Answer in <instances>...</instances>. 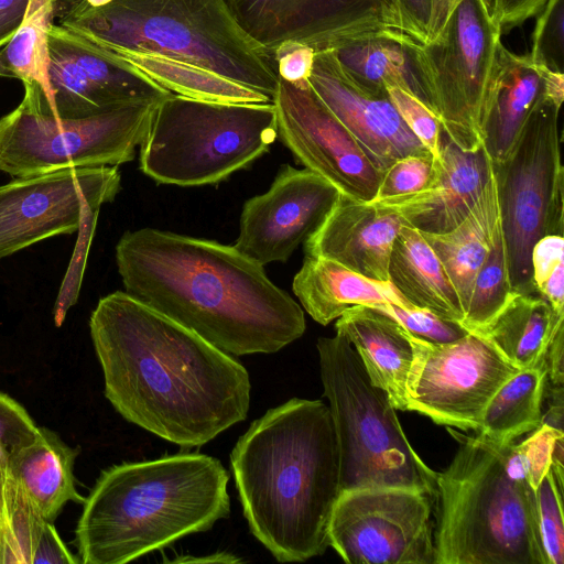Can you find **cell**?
<instances>
[{
    "instance_id": "d6a6232c",
    "label": "cell",
    "mask_w": 564,
    "mask_h": 564,
    "mask_svg": "<svg viewBox=\"0 0 564 564\" xmlns=\"http://www.w3.org/2000/svg\"><path fill=\"white\" fill-rule=\"evenodd\" d=\"M57 0H29L25 15L12 39L0 50V77L39 85L51 104L48 31Z\"/></svg>"
},
{
    "instance_id": "4316f807",
    "label": "cell",
    "mask_w": 564,
    "mask_h": 564,
    "mask_svg": "<svg viewBox=\"0 0 564 564\" xmlns=\"http://www.w3.org/2000/svg\"><path fill=\"white\" fill-rule=\"evenodd\" d=\"M564 314L540 294L511 292L501 308L481 327L470 330L487 340L519 370L546 361V351Z\"/></svg>"
},
{
    "instance_id": "f546056e",
    "label": "cell",
    "mask_w": 564,
    "mask_h": 564,
    "mask_svg": "<svg viewBox=\"0 0 564 564\" xmlns=\"http://www.w3.org/2000/svg\"><path fill=\"white\" fill-rule=\"evenodd\" d=\"M8 476V510L0 531V564L80 563L62 541L54 523L37 512L17 481Z\"/></svg>"
},
{
    "instance_id": "4dcf8cb0",
    "label": "cell",
    "mask_w": 564,
    "mask_h": 564,
    "mask_svg": "<svg viewBox=\"0 0 564 564\" xmlns=\"http://www.w3.org/2000/svg\"><path fill=\"white\" fill-rule=\"evenodd\" d=\"M546 379V361L519 370L488 402L478 435L498 444H510L536 430L543 419L541 406Z\"/></svg>"
},
{
    "instance_id": "ab89813d",
    "label": "cell",
    "mask_w": 564,
    "mask_h": 564,
    "mask_svg": "<svg viewBox=\"0 0 564 564\" xmlns=\"http://www.w3.org/2000/svg\"><path fill=\"white\" fill-rule=\"evenodd\" d=\"M39 426L14 399L0 392V468L7 470L12 457L32 443Z\"/></svg>"
},
{
    "instance_id": "7dc6e473",
    "label": "cell",
    "mask_w": 564,
    "mask_h": 564,
    "mask_svg": "<svg viewBox=\"0 0 564 564\" xmlns=\"http://www.w3.org/2000/svg\"><path fill=\"white\" fill-rule=\"evenodd\" d=\"M462 0H432L431 19L426 43L435 40L443 31L451 13ZM490 9L491 0H480Z\"/></svg>"
},
{
    "instance_id": "ffe728a7",
    "label": "cell",
    "mask_w": 564,
    "mask_h": 564,
    "mask_svg": "<svg viewBox=\"0 0 564 564\" xmlns=\"http://www.w3.org/2000/svg\"><path fill=\"white\" fill-rule=\"evenodd\" d=\"M491 170L484 148L466 152L442 134L425 188L375 203L395 213L404 225L421 232L444 234L460 224L478 200Z\"/></svg>"
},
{
    "instance_id": "6da1fadb",
    "label": "cell",
    "mask_w": 564,
    "mask_h": 564,
    "mask_svg": "<svg viewBox=\"0 0 564 564\" xmlns=\"http://www.w3.org/2000/svg\"><path fill=\"white\" fill-rule=\"evenodd\" d=\"M89 330L105 397L130 423L189 448L246 420V368L124 291L98 301Z\"/></svg>"
},
{
    "instance_id": "f1b7e54d",
    "label": "cell",
    "mask_w": 564,
    "mask_h": 564,
    "mask_svg": "<svg viewBox=\"0 0 564 564\" xmlns=\"http://www.w3.org/2000/svg\"><path fill=\"white\" fill-rule=\"evenodd\" d=\"M413 44L419 43L377 36L348 42L330 51L348 77L365 90L388 95V89L399 88L426 105Z\"/></svg>"
},
{
    "instance_id": "f6af8a7d",
    "label": "cell",
    "mask_w": 564,
    "mask_h": 564,
    "mask_svg": "<svg viewBox=\"0 0 564 564\" xmlns=\"http://www.w3.org/2000/svg\"><path fill=\"white\" fill-rule=\"evenodd\" d=\"M29 0H0V48L14 35L26 12Z\"/></svg>"
},
{
    "instance_id": "277c9868",
    "label": "cell",
    "mask_w": 564,
    "mask_h": 564,
    "mask_svg": "<svg viewBox=\"0 0 564 564\" xmlns=\"http://www.w3.org/2000/svg\"><path fill=\"white\" fill-rule=\"evenodd\" d=\"M447 430L459 446L436 474L435 564H547L536 489L563 430L542 423L519 444Z\"/></svg>"
},
{
    "instance_id": "7bdbcfd3",
    "label": "cell",
    "mask_w": 564,
    "mask_h": 564,
    "mask_svg": "<svg viewBox=\"0 0 564 564\" xmlns=\"http://www.w3.org/2000/svg\"><path fill=\"white\" fill-rule=\"evenodd\" d=\"M546 2L547 0H491L489 13L503 33L535 17Z\"/></svg>"
},
{
    "instance_id": "3957f363",
    "label": "cell",
    "mask_w": 564,
    "mask_h": 564,
    "mask_svg": "<svg viewBox=\"0 0 564 564\" xmlns=\"http://www.w3.org/2000/svg\"><path fill=\"white\" fill-rule=\"evenodd\" d=\"M230 464L250 532L276 561L325 552L340 492L328 405L293 398L270 409L239 437Z\"/></svg>"
},
{
    "instance_id": "836d02e7",
    "label": "cell",
    "mask_w": 564,
    "mask_h": 564,
    "mask_svg": "<svg viewBox=\"0 0 564 564\" xmlns=\"http://www.w3.org/2000/svg\"><path fill=\"white\" fill-rule=\"evenodd\" d=\"M511 292L506 245L499 219L491 248L475 278L460 325L468 332L481 327L501 308Z\"/></svg>"
},
{
    "instance_id": "30bf717a",
    "label": "cell",
    "mask_w": 564,
    "mask_h": 564,
    "mask_svg": "<svg viewBox=\"0 0 564 564\" xmlns=\"http://www.w3.org/2000/svg\"><path fill=\"white\" fill-rule=\"evenodd\" d=\"M560 108L545 97L500 164H492L512 292L536 293L531 253L544 236L564 232V167Z\"/></svg>"
},
{
    "instance_id": "9c48e42d",
    "label": "cell",
    "mask_w": 564,
    "mask_h": 564,
    "mask_svg": "<svg viewBox=\"0 0 564 564\" xmlns=\"http://www.w3.org/2000/svg\"><path fill=\"white\" fill-rule=\"evenodd\" d=\"M23 86L21 102L0 118V171L12 177L132 161L159 104H128L87 118L64 119L52 110L39 85Z\"/></svg>"
},
{
    "instance_id": "5bb4252c",
    "label": "cell",
    "mask_w": 564,
    "mask_h": 564,
    "mask_svg": "<svg viewBox=\"0 0 564 564\" xmlns=\"http://www.w3.org/2000/svg\"><path fill=\"white\" fill-rule=\"evenodd\" d=\"M120 185L118 166L65 169L0 185V260L51 237L91 234Z\"/></svg>"
},
{
    "instance_id": "5b68a950",
    "label": "cell",
    "mask_w": 564,
    "mask_h": 564,
    "mask_svg": "<svg viewBox=\"0 0 564 564\" xmlns=\"http://www.w3.org/2000/svg\"><path fill=\"white\" fill-rule=\"evenodd\" d=\"M219 459L183 453L101 471L75 529L82 564H123L205 532L230 512Z\"/></svg>"
},
{
    "instance_id": "60d3db41",
    "label": "cell",
    "mask_w": 564,
    "mask_h": 564,
    "mask_svg": "<svg viewBox=\"0 0 564 564\" xmlns=\"http://www.w3.org/2000/svg\"><path fill=\"white\" fill-rule=\"evenodd\" d=\"M388 96L409 130L433 158H437L443 130L435 113L423 101L402 89L390 88Z\"/></svg>"
},
{
    "instance_id": "cb8c5ba5",
    "label": "cell",
    "mask_w": 564,
    "mask_h": 564,
    "mask_svg": "<svg viewBox=\"0 0 564 564\" xmlns=\"http://www.w3.org/2000/svg\"><path fill=\"white\" fill-rule=\"evenodd\" d=\"M292 289L306 313L324 326L356 305L415 308L389 281L370 279L324 257L305 256Z\"/></svg>"
},
{
    "instance_id": "603a6c76",
    "label": "cell",
    "mask_w": 564,
    "mask_h": 564,
    "mask_svg": "<svg viewBox=\"0 0 564 564\" xmlns=\"http://www.w3.org/2000/svg\"><path fill=\"white\" fill-rule=\"evenodd\" d=\"M336 333L355 347L371 381L397 410L406 411V377L413 350L406 330L381 311L356 305L336 321Z\"/></svg>"
},
{
    "instance_id": "f35d334b",
    "label": "cell",
    "mask_w": 564,
    "mask_h": 564,
    "mask_svg": "<svg viewBox=\"0 0 564 564\" xmlns=\"http://www.w3.org/2000/svg\"><path fill=\"white\" fill-rule=\"evenodd\" d=\"M432 172L431 154L401 158L383 171L372 202L416 193L426 187Z\"/></svg>"
},
{
    "instance_id": "d6986e66",
    "label": "cell",
    "mask_w": 564,
    "mask_h": 564,
    "mask_svg": "<svg viewBox=\"0 0 564 564\" xmlns=\"http://www.w3.org/2000/svg\"><path fill=\"white\" fill-rule=\"evenodd\" d=\"M307 83L382 172L401 158L431 154L409 130L389 96L358 86L330 50L316 52Z\"/></svg>"
},
{
    "instance_id": "8992f818",
    "label": "cell",
    "mask_w": 564,
    "mask_h": 564,
    "mask_svg": "<svg viewBox=\"0 0 564 564\" xmlns=\"http://www.w3.org/2000/svg\"><path fill=\"white\" fill-rule=\"evenodd\" d=\"M56 15L59 25L106 55L144 53L173 58L274 99L278 75L273 61L241 29L226 0H109L99 7L57 0Z\"/></svg>"
},
{
    "instance_id": "681fc988",
    "label": "cell",
    "mask_w": 564,
    "mask_h": 564,
    "mask_svg": "<svg viewBox=\"0 0 564 564\" xmlns=\"http://www.w3.org/2000/svg\"><path fill=\"white\" fill-rule=\"evenodd\" d=\"M242 560L226 552L215 553L203 557L183 556L167 562L175 563H240Z\"/></svg>"
},
{
    "instance_id": "44dd1931",
    "label": "cell",
    "mask_w": 564,
    "mask_h": 564,
    "mask_svg": "<svg viewBox=\"0 0 564 564\" xmlns=\"http://www.w3.org/2000/svg\"><path fill=\"white\" fill-rule=\"evenodd\" d=\"M403 225L392 210L339 193L325 220L304 243L305 256L332 259L387 282L391 249Z\"/></svg>"
},
{
    "instance_id": "ac0fdd59",
    "label": "cell",
    "mask_w": 564,
    "mask_h": 564,
    "mask_svg": "<svg viewBox=\"0 0 564 564\" xmlns=\"http://www.w3.org/2000/svg\"><path fill=\"white\" fill-rule=\"evenodd\" d=\"M338 196L318 174L285 164L265 193L245 203L234 247L262 267L285 262L318 229Z\"/></svg>"
},
{
    "instance_id": "74e56055",
    "label": "cell",
    "mask_w": 564,
    "mask_h": 564,
    "mask_svg": "<svg viewBox=\"0 0 564 564\" xmlns=\"http://www.w3.org/2000/svg\"><path fill=\"white\" fill-rule=\"evenodd\" d=\"M371 307L395 319L411 335L431 343H451L468 333L459 323L442 318L426 310L404 308L394 304Z\"/></svg>"
},
{
    "instance_id": "b9f144b4",
    "label": "cell",
    "mask_w": 564,
    "mask_h": 564,
    "mask_svg": "<svg viewBox=\"0 0 564 564\" xmlns=\"http://www.w3.org/2000/svg\"><path fill=\"white\" fill-rule=\"evenodd\" d=\"M316 52L306 45L286 43L275 48L270 56L279 78L291 83L307 80Z\"/></svg>"
},
{
    "instance_id": "ee69618b",
    "label": "cell",
    "mask_w": 564,
    "mask_h": 564,
    "mask_svg": "<svg viewBox=\"0 0 564 564\" xmlns=\"http://www.w3.org/2000/svg\"><path fill=\"white\" fill-rule=\"evenodd\" d=\"M409 35L417 43L427 41L432 0H395Z\"/></svg>"
},
{
    "instance_id": "d590c367",
    "label": "cell",
    "mask_w": 564,
    "mask_h": 564,
    "mask_svg": "<svg viewBox=\"0 0 564 564\" xmlns=\"http://www.w3.org/2000/svg\"><path fill=\"white\" fill-rule=\"evenodd\" d=\"M532 281L557 314H564V239L549 235L539 239L531 253Z\"/></svg>"
},
{
    "instance_id": "52a82bcc",
    "label": "cell",
    "mask_w": 564,
    "mask_h": 564,
    "mask_svg": "<svg viewBox=\"0 0 564 564\" xmlns=\"http://www.w3.org/2000/svg\"><path fill=\"white\" fill-rule=\"evenodd\" d=\"M316 347L337 437L340 491L404 487L436 499L437 473L409 443L397 409L373 384L355 347L338 333L319 337Z\"/></svg>"
},
{
    "instance_id": "7a4b0ae2",
    "label": "cell",
    "mask_w": 564,
    "mask_h": 564,
    "mask_svg": "<svg viewBox=\"0 0 564 564\" xmlns=\"http://www.w3.org/2000/svg\"><path fill=\"white\" fill-rule=\"evenodd\" d=\"M124 292L231 355L276 352L305 332L303 308L234 246L150 227L116 245Z\"/></svg>"
},
{
    "instance_id": "9a60e30c",
    "label": "cell",
    "mask_w": 564,
    "mask_h": 564,
    "mask_svg": "<svg viewBox=\"0 0 564 564\" xmlns=\"http://www.w3.org/2000/svg\"><path fill=\"white\" fill-rule=\"evenodd\" d=\"M241 29L269 55L286 43L315 52L384 36L417 43L395 0H226ZM420 44V43H419Z\"/></svg>"
},
{
    "instance_id": "c3c4849f",
    "label": "cell",
    "mask_w": 564,
    "mask_h": 564,
    "mask_svg": "<svg viewBox=\"0 0 564 564\" xmlns=\"http://www.w3.org/2000/svg\"><path fill=\"white\" fill-rule=\"evenodd\" d=\"M544 96L561 109L564 98V73L543 68Z\"/></svg>"
},
{
    "instance_id": "2e32d148",
    "label": "cell",
    "mask_w": 564,
    "mask_h": 564,
    "mask_svg": "<svg viewBox=\"0 0 564 564\" xmlns=\"http://www.w3.org/2000/svg\"><path fill=\"white\" fill-rule=\"evenodd\" d=\"M273 105L278 138L305 169L343 195L367 203L375 199L383 172L307 80L291 83L278 77Z\"/></svg>"
},
{
    "instance_id": "ba28073f",
    "label": "cell",
    "mask_w": 564,
    "mask_h": 564,
    "mask_svg": "<svg viewBox=\"0 0 564 564\" xmlns=\"http://www.w3.org/2000/svg\"><path fill=\"white\" fill-rule=\"evenodd\" d=\"M278 138L273 102H216L171 95L154 110L140 169L159 184H216L248 167Z\"/></svg>"
},
{
    "instance_id": "d4e9b609",
    "label": "cell",
    "mask_w": 564,
    "mask_h": 564,
    "mask_svg": "<svg viewBox=\"0 0 564 564\" xmlns=\"http://www.w3.org/2000/svg\"><path fill=\"white\" fill-rule=\"evenodd\" d=\"M79 453V447L67 445L54 431L39 426L36 438L8 465L7 473L46 521L54 523L67 502L85 501L74 477Z\"/></svg>"
},
{
    "instance_id": "8fae6325",
    "label": "cell",
    "mask_w": 564,
    "mask_h": 564,
    "mask_svg": "<svg viewBox=\"0 0 564 564\" xmlns=\"http://www.w3.org/2000/svg\"><path fill=\"white\" fill-rule=\"evenodd\" d=\"M501 35L480 0H462L435 40L412 45L427 107L447 139L466 152L482 148L485 109Z\"/></svg>"
},
{
    "instance_id": "f907efd6",
    "label": "cell",
    "mask_w": 564,
    "mask_h": 564,
    "mask_svg": "<svg viewBox=\"0 0 564 564\" xmlns=\"http://www.w3.org/2000/svg\"><path fill=\"white\" fill-rule=\"evenodd\" d=\"M8 480L7 470L0 468V531L3 528L8 510Z\"/></svg>"
},
{
    "instance_id": "e575fe53",
    "label": "cell",
    "mask_w": 564,
    "mask_h": 564,
    "mask_svg": "<svg viewBox=\"0 0 564 564\" xmlns=\"http://www.w3.org/2000/svg\"><path fill=\"white\" fill-rule=\"evenodd\" d=\"M563 475L551 465L536 489L542 549L547 564L564 563Z\"/></svg>"
},
{
    "instance_id": "8d00e7d4",
    "label": "cell",
    "mask_w": 564,
    "mask_h": 564,
    "mask_svg": "<svg viewBox=\"0 0 564 564\" xmlns=\"http://www.w3.org/2000/svg\"><path fill=\"white\" fill-rule=\"evenodd\" d=\"M530 58L555 72L564 68V0H547L535 15Z\"/></svg>"
},
{
    "instance_id": "83f0119b",
    "label": "cell",
    "mask_w": 564,
    "mask_h": 564,
    "mask_svg": "<svg viewBox=\"0 0 564 564\" xmlns=\"http://www.w3.org/2000/svg\"><path fill=\"white\" fill-rule=\"evenodd\" d=\"M499 219L497 183L491 164L489 178L478 200L460 224L444 234L421 232L454 285L464 313L475 278L491 248Z\"/></svg>"
},
{
    "instance_id": "7c38bea8",
    "label": "cell",
    "mask_w": 564,
    "mask_h": 564,
    "mask_svg": "<svg viewBox=\"0 0 564 564\" xmlns=\"http://www.w3.org/2000/svg\"><path fill=\"white\" fill-rule=\"evenodd\" d=\"M406 334L413 350L406 411L447 427L478 431L488 402L519 369L473 332L443 344Z\"/></svg>"
},
{
    "instance_id": "484cf974",
    "label": "cell",
    "mask_w": 564,
    "mask_h": 564,
    "mask_svg": "<svg viewBox=\"0 0 564 564\" xmlns=\"http://www.w3.org/2000/svg\"><path fill=\"white\" fill-rule=\"evenodd\" d=\"M389 282L412 306L462 323L459 296L437 256L417 229L403 225L392 246Z\"/></svg>"
},
{
    "instance_id": "1f68e13d",
    "label": "cell",
    "mask_w": 564,
    "mask_h": 564,
    "mask_svg": "<svg viewBox=\"0 0 564 564\" xmlns=\"http://www.w3.org/2000/svg\"><path fill=\"white\" fill-rule=\"evenodd\" d=\"M111 57L129 63L173 95L216 102H273L254 89L189 63L144 53H121Z\"/></svg>"
},
{
    "instance_id": "7402d4cb",
    "label": "cell",
    "mask_w": 564,
    "mask_h": 564,
    "mask_svg": "<svg viewBox=\"0 0 564 564\" xmlns=\"http://www.w3.org/2000/svg\"><path fill=\"white\" fill-rule=\"evenodd\" d=\"M528 54L498 46L487 96L482 148L492 164L503 162L516 147L535 106L544 98L543 68Z\"/></svg>"
},
{
    "instance_id": "e0dca14e",
    "label": "cell",
    "mask_w": 564,
    "mask_h": 564,
    "mask_svg": "<svg viewBox=\"0 0 564 564\" xmlns=\"http://www.w3.org/2000/svg\"><path fill=\"white\" fill-rule=\"evenodd\" d=\"M50 107L59 118L80 119L172 94L129 63L105 55L59 24L48 31Z\"/></svg>"
},
{
    "instance_id": "816d5d0a",
    "label": "cell",
    "mask_w": 564,
    "mask_h": 564,
    "mask_svg": "<svg viewBox=\"0 0 564 564\" xmlns=\"http://www.w3.org/2000/svg\"><path fill=\"white\" fill-rule=\"evenodd\" d=\"M86 4L90 7H99L107 3L109 0H83Z\"/></svg>"
},
{
    "instance_id": "4fadbf2b",
    "label": "cell",
    "mask_w": 564,
    "mask_h": 564,
    "mask_svg": "<svg viewBox=\"0 0 564 564\" xmlns=\"http://www.w3.org/2000/svg\"><path fill=\"white\" fill-rule=\"evenodd\" d=\"M432 499L404 487L340 491L328 545L349 564H435Z\"/></svg>"
},
{
    "instance_id": "bcb514c9",
    "label": "cell",
    "mask_w": 564,
    "mask_h": 564,
    "mask_svg": "<svg viewBox=\"0 0 564 564\" xmlns=\"http://www.w3.org/2000/svg\"><path fill=\"white\" fill-rule=\"evenodd\" d=\"M563 337L564 323L560 324L552 337L546 351L547 377L552 383L562 387L563 384Z\"/></svg>"
}]
</instances>
